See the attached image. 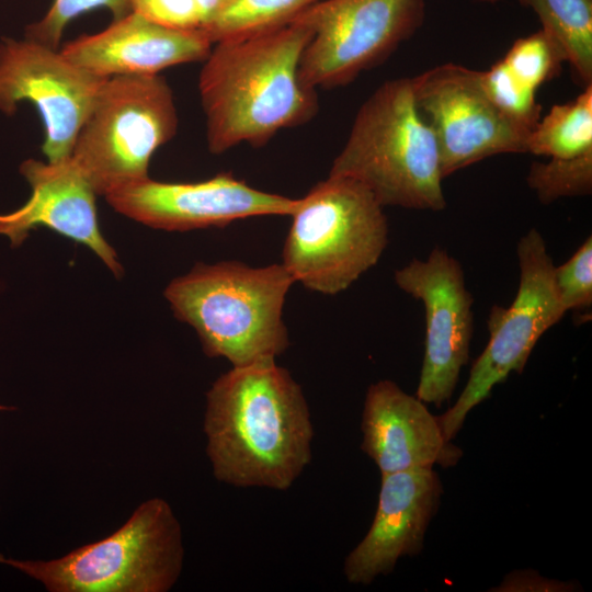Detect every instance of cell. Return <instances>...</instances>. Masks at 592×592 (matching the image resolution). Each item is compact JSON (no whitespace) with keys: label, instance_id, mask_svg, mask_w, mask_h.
<instances>
[{"label":"cell","instance_id":"6da1fadb","mask_svg":"<svg viewBox=\"0 0 592 592\" xmlns=\"http://www.w3.org/2000/svg\"><path fill=\"white\" fill-rule=\"evenodd\" d=\"M204 432L215 478L235 487L287 490L312 456L308 403L276 360L219 376L206 394Z\"/></svg>","mask_w":592,"mask_h":592},{"label":"cell","instance_id":"7a4b0ae2","mask_svg":"<svg viewBox=\"0 0 592 592\" xmlns=\"http://www.w3.org/2000/svg\"><path fill=\"white\" fill-rule=\"evenodd\" d=\"M314 29L301 12L292 22L213 45L198 78L208 150L220 155L242 143L267 144L318 111L317 90L299 78Z\"/></svg>","mask_w":592,"mask_h":592},{"label":"cell","instance_id":"3957f363","mask_svg":"<svg viewBox=\"0 0 592 592\" xmlns=\"http://www.w3.org/2000/svg\"><path fill=\"white\" fill-rule=\"evenodd\" d=\"M294 280L284 265L197 263L171 281L164 296L194 328L204 352L232 366L275 361L289 345L283 307Z\"/></svg>","mask_w":592,"mask_h":592},{"label":"cell","instance_id":"277c9868","mask_svg":"<svg viewBox=\"0 0 592 592\" xmlns=\"http://www.w3.org/2000/svg\"><path fill=\"white\" fill-rule=\"evenodd\" d=\"M329 174L360 181L383 207L445 208L439 146L411 78L385 81L361 105Z\"/></svg>","mask_w":592,"mask_h":592},{"label":"cell","instance_id":"5b68a950","mask_svg":"<svg viewBox=\"0 0 592 592\" xmlns=\"http://www.w3.org/2000/svg\"><path fill=\"white\" fill-rule=\"evenodd\" d=\"M383 206L360 181L329 174L291 215L282 264L294 282L325 295L350 287L388 243Z\"/></svg>","mask_w":592,"mask_h":592},{"label":"cell","instance_id":"8992f818","mask_svg":"<svg viewBox=\"0 0 592 592\" xmlns=\"http://www.w3.org/2000/svg\"><path fill=\"white\" fill-rule=\"evenodd\" d=\"M0 563L53 592H166L182 570L181 526L170 505L153 498L110 536L64 557L18 560L0 554Z\"/></svg>","mask_w":592,"mask_h":592},{"label":"cell","instance_id":"52a82bcc","mask_svg":"<svg viewBox=\"0 0 592 592\" xmlns=\"http://www.w3.org/2000/svg\"><path fill=\"white\" fill-rule=\"evenodd\" d=\"M173 92L158 75L107 78L76 137L70 158L96 195L148 178L150 158L178 130Z\"/></svg>","mask_w":592,"mask_h":592},{"label":"cell","instance_id":"ba28073f","mask_svg":"<svg viewBox=\"0 0 592 592\" xmlns=\"http://www.w3.org/2000/svg\"><path fill=\"white\" fill-rule=\"evenodd\" d=\"M516 254L520 284L515 298L508 308L492 306L486 349L475 361L456 403L436 417L447 442L458 433L469 411L489 397L494 385L505 380L511 372H523L538 339L566 314L555 288V265L537 229L520 239Z\"/></svg>","mask_w":592,"mask_h":592},{"label":"cell","instance_id":"9c48e42d","mask_svg":"<svg viewBox=\"0 0 592 592\" xmlns=\"http://www.w3.org/2000/svg\"><path fill=\"white\" fill-rule=\"evenodd\" d=\"M314 29L300 65L317 90L346 86L384 62L422 25L424 0H321L304 11Z\"/></svg>","mask_w":592,"mask_h":592},{"label":"cell","instance_id":"30bf717a","mask_svg":"<svg viewBox=\"0 0 592 592\" xmlns=\"http://www.w3.org/2000/svg\"><path fill=\"white\" fill-rule=\"evenodd\" d=\"M411 83L417 107L434 133L443 178L496 155L526 152L531 129L491 101L481 71L447 62Z\"/></svg>","mask_w":592,"mask_h":592},{"label":"cell","instance_id":"8fae6325","mask_svg":"<svg viewBox=\"0 0 592 592\" xmlns=\"http://www.w3.org/2000/svg\"><path fill=\"white\" fill-rule=\"evenodd\" d=\"M107 78L95 76L61 50L29 39L0 41V111L12 115L32 103L44 124L47 161L70 157L76 137Z\"/></svg>","mask_w":592,"mask_h":592},{"label":"cell","instance_id":"7c38bea8","mask_svg":"<svg viewBox=\"0 0 592 592\" xmlns=\"http://www.w3.org/2000/svg\"><path fill=\"white\" fill-rule=\"evenodd\" d=\"M400 289L425 309V348L417 397L440 408L448 401L469 358L473 296L459 262L441 248L395 272Z\"/></svg>","mask_w":592,"mask_h":592},{"label":"cell","instance_id":"4fadbf2b","mask_svg":"<svg viewBox=\"0 0 592 592\" xmlns=\"http://www.w3.org/2000/svg\"><path fill=\"white\" fill-rule=\"evenodd\" d=\"M105 198L129 218L172 231L225 227L258 216H291L298 203V198L254 189L230 173L191 183L159 182L148 177Z\"/></svg>","mask_w":592,"mask_h":592},{"label":"cell","instance_id":"5bb4252c","mask_svg":"<svg viewBox=\"0 0 592 592\" xmlns=\"http://www.w3.org/2000/svg\"><path fill=\"white\" fill-rule=\"evenodd\" d=\"M442 492L432 468L382 475L373 523L344 560L346 580L369 584L391 572L399 558L419 554Z\"/></svg>","mask_w":592,"mask_h":592},{"label":"cell","instance_id":"9a60e30c","mask_svg":"<svg viewBox=\"0 0 592 592\" xmlns=\"http://www.w3.org/2000/svg\"><path fill=\"white\" fill-rule=\"evenodd\" d=\"M32 194L20 208L0 214V235L16 247L37 226L50 228L89 247L118 277L123 267L115 250L103 238L96 219L91 184L70 157L43 162L27 159L20 166Z\"/></svg>","mask_w":592,"mask_h":592},{"label":"cell","instance_id":"2e32d148","mask_svg":"<svg viewBox=\"0 0 592 592\" xmlns=\"http://www.w3.org/2000/svg\"><path fill=\"white\" fill-rule=\"evenodd\" d=\"M361 429V448L382 475L432 468L434 464L452 466L462 456L444 439L437 418L425 403L388 379L368 387Z\"/></svg>","mask_w":592,"mask_h":592},{"label":"cell","instance_id":"e0dca14e","mask_svg":"<svg viewBox=\"0 0 592 592\" xmlns=\"http://www.w3.org/2000/svg\"><path fill=\"white\" fill-rule=\"evenodd\" d=\"M212 47L201 30L166 27L132 11L98 33L68 42L60 50L89 72L110 78L158 75L177 65L204 61Z\"/></svg>","mask_w":592,"mask_h":592},{"label":"cell","instance_id":"ac0fdd59","mask_svg":"<svg viewBox=\"0 0 592 592\" xmlns=\"http://www.w3.org/2000/svg\"><path fill=\"white\" fill-rule=\"evenodd\" d=\"M592 151V84L574 100L555 104L526 139V152L569 159Z\"/></svg>","mask_w":592,"mask_h":592},{"label":"cell","instance_id":"d6986e66","mask_svg":"<svg viewBox=\"0 0 592 592\" xmlns=\"http://www.w3.org/2000/svg\"><path fill=\"white\" fill-rule=\"evenodd\" d=\"M583 87L592 84V0H530Z\"/></svg>","mask_w":592,"mask_h":592},{"label":"cell","instance_id":"ffe728a7","mask_svg":"<svg viewBox=\"0 0 592 592\" xmlns=\"http://www.w3.org/2000/svg\"><path fill=\"white\" fill-rule=\"evenodd\" d=\"M321 0H223L201 29L212 44L265 32L292 22Z\"/></svg>","mask_w":592,"mask_h":592},{"label":"cell","instance_id":"44dd1931","mask_svg":"<svg viewBox=\"0 0 592 592\" xmlns=\"http://www.w3.org/2000/svg\"><path fill=\"white\" fill-rule=\"evenodd\" d=\"M526 182L544 204L560 197L591 194L592 151L569 159L533 162Z\"/></svg>","mask_w":592,"mask_h":592},{"label":"cell","instance_id":"7402d4cb","mask_svg":"<svg viewBox=\"0 0 592 592\" xmlns=\"http://www.w3.org/2000/svg\"><path fill=\"white\" fill-rule=\"evenodd\" d=\"M502 60L521 81L537 90L559 75L565 56L558 44L539 30L516 39Z\"/></svg>","mask_w":592,"mask_h":592},{"label":"cell","instance_id":"603a6c76","mask_svg":"<svg viewBox=\"0 0 592 592\" xmlns=\"http://www.w3.org/2000/svg\"><path fill=\"white\" fill-rule=\"evenodd\" d=\"M481 78L491 101L510 118L532 130L540 118L537 90L521 81L502 59L481 71Z\"/></svg>","mask_w":592,"mask_h":592},{"label":"cell","instance_id":"cb8c5ba5","mask_svg":"<svg viewBox=\"0 0 592 592\" xmlns=\"http://www.w3.org/2000/svg\"><path fill=\"white\" fill-rule=\"evenodd\" d=\"M133 0H53L44 16L25 29V37L58 49L66 26L79 15L98 8L111 11L113 20L132 12Z\"/></svg>","mask_w":592,"mask_h":592},{"label":"cell","instance_id":"d4e9b609","mask_svg":"<svg viewBox=\"0 0 592 592\" xmlns=\"http://www.w3.org/2000/svg\"><path fill=\"white\" fill-rule=\"evenodd\" d=\"M554 283L559 301L567 312L592 304V237L589 236L573 255L555 266Z\"/></svg>","mask_w":592,"mask_h":592},{"label":"cell","instance_id":"484cf974","mask_svg":"<svg viewBox=\"0 0 592 592\" xmlns=\"http://www.w3.org/2000/svg\"><path fill=\"white\" fill-rule=\"evenodd\" d=\"M132 11L159 25L183 30H201L205 19L195 0H133Z\"/></svg>","mask_w":592,"mask_h":592},{"label":"cell","instance_id":"4316f807","mask_svg":"<svg viewBox=\"0 0 592 592\" xmlns=\"http://www.w3.org/2000/svg\"><path fill=\"white\" fill-rule=\"evenodd\" d=\"M572 585L562 583L559 581H551L537 576L536 572H514L505 579L500 590L505 591H525V590H539V591H560L569 590Z\"/></svg>","mask_w":592,"mask_h":592},{"label":"cell","instance_id":"83f0119b","mask_svg":"<svg viewBox=\"0 0 592 592\" xmlns=\"http://www.w3.org/2000/svg\"><path fill=\"white\" fill-rule=\"evenodd\" d=\"M201 8L205 23L204 25L213 18L216 11L219 9L223 0H195ZM203 25V26H204Z\"/></svg>","mask_w":592,"mask_h":592},{"label":"cell","instance_id":"f1b7e54d","mask_svg":"<svg viewBox=\"0 0 592 592\" xmlns=\"http://www.w3.org/2000/svg\"><path fill=\"white\" fill-rule=\"evenodd\" d=\"M519 2L524 7H530V0H519Z\"/></svg>","mask_w":592,"mask_h":592},{"label":"cell","instance_id":"f546056e","mask_svg":"<svg viewBox=\"0 0 592 592\" xmlns=\"http://www.w3.org/2000/svg\"><path fill=\"white\" fill-rule=\"evenodd\" d=\"M4 410H13V408L0 405V411H4Z\"/></svg>","mask_w":592,"mask_h":592}]
</instances>
